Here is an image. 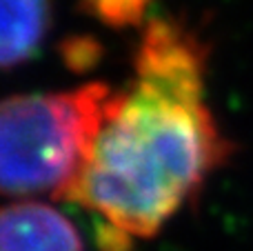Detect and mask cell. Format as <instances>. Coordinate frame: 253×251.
<instances>
[{"label": "cell", "mask_w": 253, "mask_h": 251, "mask_svg": "<svg viewBox=\"0 0 253 251\" xmlns=\"http://www.w3.org/2000/svg\"><path fill=\"white\" fill-rule=\"evenodd\" d=\"M78 2L96 20L114 29H123V27H138L142 22L151 0H78Z\"/></svg>", "instance_id": "cell-5"}, {"label": "cell", "mask_w": 253, "mask_h": 251, "mask_svg": "<svg viewBox=\"0 0 253 251\" xmlns=\"http://www.w3.org/2000/svg\"><path fill=\"white\" fill-rule=\"evenodd\" d=\"M51 20V0H2L0 60L4 67L27 62L40 47Z\"/></svg>", "instance_id": "cell-4"}, {"label": "cell", "mask_w": 253, "mask_h": 251, "mask_svg": "<svg viewBox=\"0 0 253 251\" xmlns=\"http://www.w3.org/2000/svg\"><path fill=\"white\" fill-rule=\"evenodd\" d=\"M93 47H96V44H89V40H83V42H71L67 62H69L71 67H78V65H87V62H91L93 60V53H91Z\"/></svg>", "instance_id": "cell-6"}, {"label": "cell", "mask_w": 253, "mask_h": 251, "mask_svg": "<svg viewBox=\"0 0 253 251\" xmlns=\"http://www.w3.org/2000/svg\"><path fill=\"white\" fill-rule=\"evenodd\" d=\"M0 251H83V240L58 209L16 203L0 218Z\"/></svg>", "instance_id": "cell-3"}, {"label": "cell", "mask_w": 253, "mask_h": 251, "mask_svg": "<svg viewBox=\"0 0 253 251\" xmlns=\"http://www.w3.org/2000/svg\"><path fill=\"white\" fill-rule=\"evenodd\" d=\"M207 47L171 18L144 25L133 80L111 93L83 176L65 200L98 218L102 251L156 236L227 160L231 145L205 100Z\"/></svg>", "instance_id": "cell-1"}, {"label": "cell", "mask_w": 253, "mask_h": 251, "mask_svg": "<svg viewBox=\"0 0 253 251\" xmlns=\"http://www.w3.org/2000/svg\"><path fill=\"white\" fill-rule=\"evenodd\" d=\"M107 84L20 93L0 111V185L9 196L65 200L83 176L111 98Z\"/></svg>", "instance_id": "cell-2"}]
</instances>
